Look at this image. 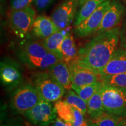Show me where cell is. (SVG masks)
<instances>
[{
	"label": "cell",
	"instance_id": "6da1fadb",
	"mask_svg": "<svg viewBox=\"0 0 126 126\" xmlns=\"http://www.w3.org/2000/svg\"><path fill=\"white\" fill-rule=\"evenodd\" d=\"M119 42V27L99 33L79 48L77 59L100 75L118 49Z\"/></svg>",
	"mask_w": 126,
	"mask_h": 126
},
{
	"label": "cell",
	"instance_id": "7a4b0ae2",
	"mask_svg": "<svg viewBox=\"0 0 126 126\" xmlns=\"http://www.w3.org/2000/svg\"><path fill=\"white\" fill-rule=\"evenodd\" d=\"M42 99L32 83H25L12 91L9 99V107L16 113L24 114Z\"/></svg>",
	"mask_w": 126,
	"mask_h": 126
},
{
	"label": "cell",
	"instance_id": "3957f363",
	"mask_svg": "<svg viewBox=\"0 0 126 126\" xmlns=\"http://www.w3.org/2000/svg\"><path fill=\"white\" fill-rule=\"evenodd\" d=\"M32 82L42 98L51 103L60 100L65 94V89L47 71L35 72Z\"/></svg>",
	"mask_w": 126,
	"mask_h": 126
},
{
	"label": "cell",
	"instance_id": "277c9868",
	"mask_svg": "<svg viewBox=\"0 0 126 126\" xmlns=\"http://www.w3.org/2000/svg\"><path fill=\"white\" fill-rule=\"evenodd\" d=\"M101 91L105 111L118 116H126V89L103 84Z\"/></svg>",
	"mask_w": 126,
	"mask_h": 126
},
{
	"label": "cell",
	"instance_id": "5b68a950",
	"mask_svg": "<svg viewBox=\"0 0 126 126\" xmlns=\"http://www.w3.org/2000/svg\"><path fill=\"white\" fill-rule=\"evenodd\" d=\"M36 17V10L31 6L21 10L11 11L9 14V25L16 35L24 38L32 30Z\"/></svg>",
	"mask_w": 126,
	"mask_h": 126
},
{
	"label": "cell",
	"instance_id": "8992f818",
	"mask_svg": "<svg viewBox=\"0 0 126 126\" xmlns=\"http://www.w3.org/2000/svg\"><path fill=\"white\" fill-rule=\"evenodd\" d=\"M0 79L7 91H13L22 84L23 70L18 63L10 58H4L0 63Z\"/></svg>",
	"mask_w": 126,
	"mask_h": 126
},
{
	"label": "cell",
	"instance_id": "52a82bcc",
	"mask_svg": "<svg viewBox=\"0 0 126 126\" xmlns=\"http://www.w3.org/2000/svg\"><path fill=\"white\" fill-rule=\"evenodd\" d=\"M25 117L33 125L48 126L57 119L56 110L51 102L41 99L35 106L23 114Z\"/></svg>",
	"mask_w": 126,
	"mask_h": 126
},
{
	"label": "cell",
	"instance_id": "ba28073f",
	"mask_svg": "<svg viewBox=\"0 0 126 126\" xmlns=\"http://www.w3.org/2000/svg\"><path fill=\"white\" fill-rule=\"evenodd\" d=\"M111 3L110 0H106L102 3L90 16L75 27V34L78 37H84L96 33Z\"/></svg>",
	"mask_w": 126,
	"mask_h": 126
},
{
	"label": "cell",
	"instance_id": "9c48e42d",
	"mask_svg": "<svg viewBox=\"0 0 126 126\" xmlns=\"http://www.w3.org/2000/svg\"><path fill=\"white\" fill-rule=\"evenodd\" d=\"M79 0H64L54 9L51 18L58 29H65L77 15Z\"/></svg>",
	"mask_w": 126,
	"mask_h": 126
},
{
	"label": "cell",
	"instance_id": "30bf717a",
	"mask_svg": "<svg viewBox=\"0 0 126 126\" xmlns=\"http://www.w3.org/2000/svg\"><path fill=\"white\" fill-rule=\"evenodd\" d=\"M68 65L73 86H82L100 81V75L77 59Z\"/></svg>",
	"mask_w": 126,
	"mask_h": 126
},
{
	"label": "cell",
	"instance_id": "8fae6325",
	"mask_svg": "<svg viewBox=\"0 0 126 126\" xmlns=\"http://www.w3.org/2000/svg\"><path fill=\"white\" fill-rule=\"evenodd\" d=\"M48 52L42 41L29 39L20 44L16 53L20 62L23 64L30 60L43 57Z\"/></svg>",
	"mask_w": 126,
	"mask_h": 126
},
{
	"label": "cell",
	"instance_id": "7c38bea8",
	"mask_svg": "<svg viewBox=\"0 0 126 126\" xmlns=\"http://www.w3.org/2000/svg\"><path fill=\"white\" fill-rule=\"evenodd\" d=\"M125 8L120 2L117 0L111 1V5L107 11L100 26L96 33L103 32L117 27L123 16Z\"/></svg>",
	"mask_w": 126,
	"mask_h": 126
},
{
	"label": "cell",
	"instance_id": "4fadbf2b",
	"mask_svg": "<svg viewBox=\"0 0 126 126\" xmlns=\"http://www.w3.org/2000/svg\"><path fill=\"white\" fill-rule=\"evenodd\" d=\"M47 72L65 90L72 89V80L67 63L60 60L47 69Z\"/></svg>",
	"mask_w": 126,
	"mask_h": 126
},
{
	"label": "cell",
	"instance_id": "5bb4252c",
	"mask_svg": "<svg viewBox=\"0 0 126 126\" xmlns=\"http://www.w3.org/2000/svg\"><path fill=\"white\" fill-rule=\"evenodd\" d=\"M58 31L51 17L39 15L36 17L31 32L34 36L43 40Z\"/></svg>",
	"mask_w": 126,
	"mask_h": 126
},
{
	"label": "cell",
	"instance_id": "9a60e30c",
	"mask_svg": "<svg viewBox=\"0 0 126 126\" xmlns=\"http://www.w3.org/2000/svg\"><path fill=\"white\" fill-rule=\"evenodd\" d=\"M124 72H126V50L120 48L115 51L107 65L100 72V76Z\"/></svg>",
	"mask_w": 126,
	"mask_h": 126
},
{
	"label": "cell",
	"instance_id": "2e32d148",
	"mask_svg": "<svg viewBox=\"0 0 126 126\" xmlns=\"http://www.w3.org/2000/svg\"><path fill=\"white\" fill-rule=\"evenodd\" d=\"M69 33L70 32L67 28L65 29H60L49 37L42 40L47 50L57 57L60 60H63L62 53L61 51V44Z\"/></svg>",
	"mask_w": 126,
	"mask_h": 126
},
{
	"label": "cell",
	"instance_id": "e0dca14e",
	"mask_svg": "<svg viewBox=\"0 0 126 126\" xmlns=\"http://www.w3.org/2000/svg\"><path fill=\"white\" fill-rule=\"evenodd\" d=\"M96 126H126V116H121L105 111L91 119Z\"/></svg>",
	"mask_w": 126,
	"mask_h": 126
},
{
	"label": "cell",
	"instance_id": "ac0fdd59",
	"mask_svg": "<svg viewBox=\"0 0 126 126\" xmlns=\"http://www.w3.org/2000/svg\"><path fill=\"white\" fill-rule=\"evenodd\" d=\"M63 61L68 64L77 59L78 51L73 36L69 33L63 41L61 46Z\"/></svg>",
	"mask_w": 126,
	"mask_h": 126
},
{
	"label": "cell",
	"instance_id": "d6986e66",
	"mask_svg": "<svg viewBox=\"0 0 126 126\" xmlns=\"http://www.w3.org/2000/svg\"><path fill=\"white\" fill-rule=\"evenodd\" d=\"M54 106L59 117L73 126L77 109L68 103L65 100H61L57 101Z\"/></svg>",
	"mask_w": 126,
	"mask_h": 126
},
{
	"label": "cell",
	"instance_id": "ffe728a7",
	"mask_svg": "<svg viewBox=\"0 0 126 126\" xmlns=\"http://www.w3.org/2000/svg\"><path fill=\"white\" fill-rule=\"evenodd\" d=\"M60 60L54 54L48 52L45 57L37 59L30 60L23 63V65L30 69L37 70H47L48 68Z\"/></svg>",
	"mask_w": 126,
	"mask_h": 126
},
{
	"label": "cell",
	"instance_id": "44dd1931",
	"mask_svg": "<svg viewBox=\"0 0 126 126\" xmlns=\"http://www.w3.org/2000/svg\"><path fill=\"white\" fill-rule=\"evenodd\" d=\"M106 1V0H86L82 5L81 8L77 14L74 22L75 27L90 16L102 3Z\"/></svg>",
	"mask_w": 126,
	"mask_h": 126
},
{
	"label": "cell",
	"instance_id": "7402d4cb",
	"mask_svg": "<svg viewBox=\"0 0 126 126\" xmlns=\"http://www.w3.org/2000/svg\"><path fill=\"white\" fill-rule=\"evenodd\" d=\"M102 88H99L87 102V113L91 119L97 117L105 111L102 100Z\"/></svg>",
	"mask_w": 126,
	"mask_h": 126
},
{
	"label": "cell",
	"instance_id": "603a6c76",
	"mask_svg": "<svg viewBox=\"0 0 126 126\" xmlns=\"http://www.w3.org/2000/svg\"><path fill=\"white\" fill-rule=\"evenodd\" d=\"M103 85V83L101 81H97L96 82L82 86L72 85V89L74 91L82 98L84 99L86 102H88L94 93L96 92L99 88H102Z\"/></svg>",
	"mask_w": 126,
	"mask_h": 126
},
{
	"label": "cell",
	"instance_id": "cb8c5ba5",
	"mask_svg": "<svg viewBox=\"0 0 126 126\" xmlns=\"http://www.w3.org/2000/svg\"><path fill=\"white\" fill-rule=\"evenodd\" d=\"M100 81L105 85L126 89V72L114 75H101Z\"/></svg>",
	"mask_w": 126,
	"mask_h": 126
},
{
	"label": "cell",
	"instance_id": "d4e9b609",
	"mask_svg": "<svg viewBox=\"0 0 126 126\" xmlns=\"http://www.w3.org/2000/svg\"><path fill=\"white\" fill-rule=\"evenodd\" d=\"M65 101L78 109L82 114H86L87 112V102L79 96L74 90H69L65 97Z\"/></svg>",
	"mask_w": 126,
	"mask_h": 126
},
{
	"label": "cell",
	"instance_id": "484cf974",
	"mask_svg": "<svg viewBox=\"0 0 126 126\" xmlns=\"http://www.w3.org/2000/svg\"><path fill=\"white\" fill-rule=\"evenodd\" d=\"M34 0H11L10 7L11 11L21 10L30 7L33 3Z\"/></svg>",
	"mask_w": 126,
	"mask_h": 126
},
{
	"label": "cell",
	"instance_id": "4316f807",
	"mask_svg": "<svg viewBox=\"0 0 126 126\" xmlns=\"http://www.w3.org/2000/svg\"><path fill=\"white\" fill-rule=\"evenodd\" d=\"M56 0H34V6L39 11L45 10L53 4Z\"/></svg>",
	"mask_w": 126,
	"mask_h": 126
},
{
	"label": "cell",
	"instance_id": "83f0119b",
	"mask_svg": "<svg viewBox=\"0 0 126 126\" xmlns=\"http://www.w3.org/2000/svg\"><path fill=\"white\" fill-rule=\"evenodd\" d=\"M120 43L121 48L126 50V19L120 28Z\"/></svg>",
	"mask_w": 126,
	"mask_h": 126
},
{
	"label": "cell",
	"instance_id": "f1b7e54d",
	"mask_svg": "<svg viewBox=\"0 0 126 126\" xmlns=\"http://www.w3.org/2000/svg\"><path fill=\"white\" fill-rule=\"evenodd\" d=\"M1 126H22V123L16 120H8L5 122L1 123Z\"/></svg>",
	"mask_w": 126,
	"mask_h": 126
},
{
	"label": "cell",
	"instance_id": "f546056e",
	"mask_svg": "<svg viewBox=\"0 0 126 126\" xmlns=\"http://www.w3.org/2000/svg\"><path fill=\"white\" fill-rule=\"evenodd\" d=\"M52 126H72L71 124L68 123L64 122V120H63L62 119H61L60 118L57 117L56 120L54 121Z\"/></svg>",
	"mask_w": 126,
	"mask_h": 126
},
{
	"label": "cell",
	"instance_id": "4dcf8cb0",
	"mask_svg": "<svg viewBox=\"0 0 126 126\" xmlns=\"http://www.w3.org/2000/svg\"><path fill=\"white\" fill-rule=\"evenodd\" d=\"M80 126H96V125L94 124V123L91 120L90 121L85 120L83 123Z\"/></svg>",
	"mask_w": 126,
	"mask_h": 126
},
{
	"label": "cell",
	"instance_id": "1f68e13d",
	"mask_svg": "<svg viewBox=\"0 0 126 126\" xmlns=\"http://www.w3.org/2000/svg\"><path fill=\"white\" fill-rule=\"evenodd\" d=\"M86 0H79V5H82Z\"/></svg>",
	"mask_w": 126,
	"mask_h": 126
},
{
	"label": "cell",
	"instance_id": "d6a6232c",
	"mask_svg": "<svg viewBox=\"0 0 126 126\" xmlns=\"http://www.w3.org/2000/svg\"><path fill=\"white\" fill-rule=\"evenodd\" d=\"M124 1H125V2L126 3V0H124Z\"/></svg>",
	"mask_w": 126,
	"mask_h": 126
}]
</instances>
